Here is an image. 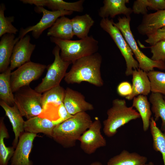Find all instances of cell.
Listing matches in <instances>:
<instances>
[{
  "label": "cell",
  "mask_w": 165,
  "mask_h": 165,
  "mask_svg": "<svg viewBox=\"0 0 165 165\" xmlns=\"http://www.w3.org/2000/svg\"><path fill=\"white\" fill-rule=\"evenodd\" d=\"M102 57L98 52L79 59L72 64L64 78L68 84H80L85 81L97 87L104 85L101 67Z\"/></svg>",
  "instance_id": "1"
},
{
  "label": "cell",
  "mask_w": 165,
  "mask_h": 165,
  "mask_svg": "<svg viewBox=\"0 0 165 165\" xmlns=\"http://www.w3.org/2000/svg\"><path fill=\"white\" fill-rule=\"evenodd\" d=\"M92 122L86 112L78 113L56 125L52 138L64 148L73 147Z\"/></svg>",
  "instance_id": "2"
},
{
  "label": "cell",
  "mask_w": 165,
  "mask_h": 165,
  "mask_svg": "<svg viewBox=\"0 0 165 165\" xmlns=\"http://www.w3.org/2000/svg\"><path fill=\"white\" fill-rule=\"evenodd\" d=\"M50 39L60 48L61 58L72 63L79 59L97 52L99 48L98 41L91 35L76 40H64L51 37Z\"/></svg>",
  "instance_id": "3"
},
{
  "label": "cell",
  "mask_w": 165,
  "mask_h": 165,
  "mask_svg": "<svg viewBox=\"0 0 165 165\" xmlns=\"http://www.w3.org/2000/svg\"><path fill=\"white\" fill-rule=\"evenodd\" d=\"M107 118L103 122V131L108 137L115 135L119 128L130 121L141 117L132 106H127L125 100L116 98L107 112Z\"/></svg>",
  "instance_id": "4"
},
{
  "label": "cell",
  "mask_w": 165,
  "mask_h": 165,
  "mask_svg": "<svg viewBox=\"0 0 165 165\" xmlns=\"http://www.w3.org/2000/svg\"><path fill=\"white\" fill-rule=\"evenodd\" d=\"M130 16H119L118 22L113 24L120 31L134 55L139 65V68L148 72L154 68L165 70V62L154 61L145 54L139 49L130 29Z\"/></svg>",
  "instance_id": "5"
},
{
  "label": "cell",
  "mask_w": 165,
  "mask_h": 165,
  "mask_svg": "<svg viewBox=\"0 0 165 165\" xmlns=\"http://www.w3.org/2000/svg\"><path fill=\"white\" fill-rule=\"evenodd\" d=\"M42 94L29 85L21 88L14 94L15 104L23 116L27 119L38 116L43 111Z\"/></svg>",
  "instance_id": "6"
},
{
  "label": "cell",
  "mask_w": 165,
  "mask_h": 165,
  "mask_svg": "<svg viewBox=\"0 0 165 165\" xmlns=\"http://www.w3.org/2000/svg\"><path fill=\"white\" fill-rule=\"evenodd\" d=\"M113 20L108 18H102L100 25L112 39L126 61V76L132 75L134 70L139 68L138 61L133 57V53L120 30L113 24Z\"/></svg>",
  "instance_id": "7"
},
{
  "label": "cell",
  "mask_w": 165,
  "mask_h": 165,
  "mask_svg": "<svg viewBox=\"0 0 165 165\" xmlns=\"http://www.w3.org/2000/svg\"><path fill=\"white\" fill-rule=\"evenodd\" d=\"M60 50L57 46L53 48L52 53L54 56V61L48 66L46 74L41 82L35 88L37 92L42 94L60 85L61 81L64 78L67 70L72 62L64 61L61 57Z\"/></svg>",
  "instance_id": "8"
},
{
  "label": "cell",
  "mask_w": 165,
  "mask_h": 165,
  "mask_svg": "<svg viewBox=\"0 0 165 165\" xmlns=\"http://www.w3.org/2000/svg\"><path fill=\"white\" fill-rule=\"evenodd\" d=\"M46 68L45 64L30 61L11 72L10 81L13 93L23 87L29 85L31 82L38 79Z\"/></svg>",
  "instance_id": "9"
},
{
  "label": "cell",
  "mask_w": 165,
  "mask_h": 165,
  "mask_svg": "<svg viewBox=\"0 0 165 165\" xmlns=\"http://www.w3.org/2000/svg\"><path fill=\"white\" fill-rule=\"evenodd\" d=\"M34 10L37 13H42V16L35 25L25 28H21L18 37L20 39L30 31L32 32L33 37L38 39L42 32L46 29L50 28L58 18L65 15H71L73 13V12L67 11H49L42 6H36Z\"/></svg>",
  "instance_id": "10"
},
{
  "label": "cell",
  "mask_w": 165,
  "mask_h": 165,
  "mask_svg": "<svg viewBox=\"0 0 165 165\" xmlns=\"http://www.w3.org/2000/svg\"><path fill=\"white\" fill-rule=\"evenodd\" d=\"M101 127L100 120L96 117L79 138L80 148L86 154H92L98 148L106 146V141L101 133Z\"/></svg>",
  "instance_id": "11"
},
{
  "label": "cell",
  "mask_w": 165,
  "mask_h": 165,
  "mask_svg": "<svg viewBox=\"0 0 165 165\" xmlns=\"http://www.w3.org/2000/svg\"><path fill=\"white\" fill-rule=\"evenodd\" d=\"M30 40V36L26 35L15 45L10 60L9 67L11 71L31 61L36 45L31 43Z\"/></svg>",
  "instance_id": "12"
},
{
  "label": "cell",
  "mask_w": 165,
  "mask_h": 165,
  "mask_svg": "<svg viewBox=\"0 0 165 165\" xmlns=\"http://www.w3.org/2000/svg\"><path fill=\"white\" fill-rule=\"evenodd\" d=\"M37 136L36 134L26 132L20 136L11 158V165H32L29 156L34 140Z\"/></svg>",
  "instance_id": "13"
},
{
  "label": "cell",
  "mask_w": 165,
  "mask_h": 165,
  "mask_svg": "<svg viewBox=\"0 0 165 165\" xmlns=\"http://www.w3.org/2000/svg\"><path fill=\"white\" fill-rule=\"evenodd\" d=\"M63 103L68 112L71 115L94 109L93 105L86 101L82 94L69 87L65 90Z\"/></svg>",
  "instance_id": "14"
},
{
  "label": "cell",
  "mask_w": 165,
  "mask_h": 165,
  "mask_svg": "<svg viewBox=\"0 0 165 165\" xmlns=\"http://www.w3.org/2000/svg\"><path fill=\"white\" fill-rule=\"evenodd\" d=\"M165 27V9L144 15L141 23L137 27L138 32L147 36Z\"/></svg>",
  "instance_id": "15"
},
{
  "label": "cell",
  "mask_w": 165,
  "mask_h": 165,
  "mask_svg": "<svg viewBox=\"0 0 165 165\" xmlns=\"http://www.w3.org/2000/svg\"><path fill=\"white\" fill-rule=\"evenodd\" d=\"M84 0L72 2L62 0H25L26 4L34 5L36 6L47 7L52 11H67L81 12L83 10Z\"/></svg>",
  "instance_id": "16"
},
{
  "label": "cell",
  "mask_w": 165,
  "mask_h": 165,
  "mask_svg": "<svg viewBox=\"0 0 165 165\" xmlns=\"http://www.w3.org/2000/svg\"><path fill=\"white\" fill-rule=\"evenodd\" d=\"M128 0H104L103 5L99 11L98 15L102 18H114L116 16L123 14L127 17L130 16L133 13L132 9L127 7L126 4Z\"/></svg>",
  "instance_id": "17"
},
{
  "label": "cell",
  "mask_w": 165,
  "mask_h": 165,
  "mask_svg": "<svg viewBox=\"0 0 165 165\" xmlns=\"http://www.w3.org/2000/svg\"><path fill=\"white\" fill-rule=\"evenodd\" d=\"M131 75L132 92L126 99L130 100L139 95H148L151 92V87L147 73L139 68L134 70Z\"/></svg>",
  "instance_id": "18"
},
{
  "label": "cell",
  "mask_w": 165,
  "mask_h": 165,
  "mask_svg": "<svg viewBox=\"0 0 165 165\" xmlns=\"http://www.w3.org/2000/svg\"><path fill=\"white\" fill-rule=\"evenodd\" d=\"M0 105L5 111L6 115L8 118L13 127L15 134L13 141L14 146L17 145L20 134L24 131L25 121L16 105L15 104L10 106L0 100Z\"/></svg>",
  "instance_id": "19"
},
{
  "label": "cell",
  "mask_w": 165,
  "mask_h": 165,
  "mask_svg": "<svg viewBox=\"0 0 165 165\" xmlns=\"http://www.w3.org/2000/svg\"><path fill=\"white\" fill-rule=\"evenodd\" d=\"M15 35L6 34L3 35L0 41V72L1 73L9 67L10 60L14 46L19 40Z\"/></svg>",
  "instance_id": "20"
},
{
  "label": "cell",
  "mask_w": 165,
  "mask_h": 165,
  "mask_svg": "<svg viewBox=\"0 0 165 165\" xmlns=\"http://www.w3.org/2000/svg\"><path fill=\"white\" fill-rule=\"evenodd\" d=\"M55 126L52 121L38 116L25 121L24 127L26 132L36 134L42 133L52 137Z\"/></svg>",
  "instance_id": "21"
},
{
  "label": "cell",
  "mask_w": 165,
  "mask_h": 165,
  "mask_svg": "<svg viewBox=\"0 0 165 165\" xmlns=\"http://www.w3.org/2000/svg\"><path fill=\"white\" fill-rule=\"evenodd\" d=\"M47 35L62 39L71 40L74 36L71 19L65 16L58 18L48 30Z\"/></svg>",
  "instance_id": "22"
},
{
  "label": "cell",
  "mask_w": 165,
  "mask_h": 165,
  "mask_svg": "<svg viewBox=\"0 0 165 165\" xmlns=\"http://www.w3.org/2000/svg\"><path fill=\"white\" fill-rule=\"evenodd\" d=\"M147 160L146 156L123 150L119 154L110 158L107 165H144Z\"/></svg>",
  "instance_id": "23"
},
{
  "label": "cell",
  "mask_w": 165,
  "mask_h": 165,
  "mask_svg": "<svg viewBox=\"0 0 165 165\" xmlns=\"http://www.w3.org/2000/svg\"><path fill=\"white\" fill-rule=\"evenodd\" d=\"M133 100L132 106L139 114L142 121L143 130L146 131L150 127L152 114L150 102L147 96L142 95L135 97Z\"/></svg>",
  "instance_id": "24"
},
{
  "label": "cell",
  "mask_w": 165,
  "mask_h": 165,
  "mask_svg": "<svg viewBox=\"0 0 165 165\" xmlns=\"http://www.w3.org/2000/svg\"><path fill=\"white\" fill-rule=\"evenodd\" d=\"M74 35L80 39L88 36L90 29L94 21L88 14L77 15L71 19Z\"/></svg>",
  "instance_id": "25"
},
{
  "label": "cell",
  "mask_w": 165,
  "mask_h": 165,
  "mask_svg": "<svg viewBox=\"0 0 165 165\" xmlns=\"http://www.w3.org/2000/svg\"><path fill=\"white\" fill-rule=\"evenodd\" d=\"M11 71L9 67L0 74V99L9 105L13 106L15 100L10 83Z\"/></svg>",
  "instance_id": "26"
},
{
  "label": "cell",
  "mask_w": 165,
  "mask_h": 165,
  "mask_svg": "<svg viewBox=\"0 0 165 165\" xmlns=\"http://www.w3.org/2000/svg\"><path fill=\"white\" fill-rule=\"evenodd\" d=\"M149 101L152 104L151 110L154 114L156 122L160 118L162 120L160 130L165 133V100L163 95L159 94L151 93Z\"/></svg>",
  "instance_id": "27"
},
{
  "label": "cell",
  "mask_w": 165,
  "mask_h": 165,
  "mask_svg": "<svg viewBox=\"0 0 165 165\" xmlns=\"http://www.w3.org/2000/svg\"><path fill=\"white\" fill-rule=\"evenodd\" d=\"M150 128L153 140L154 150L161 154L164 165H165V133L157 127L153 117H151Z\"/></svg>",
  "instance_id": "28"
},
{
  "label": "cell",
  "mask_w": 165,
  "mask_h": 165,
  "mask_svg": "<svg viewBox=\"0 0 165 165\" xmlns=\"http://www.w3.org/2000/svg\"><path fill=\"white\" fill-rule=\"evenodd\" d=\"M65 90L59 85L44 92L42 94V103L43 109L50 104L58 106L63 103Z\"/></svg>",
  "instance_id": "29"
},
{
  "label": "cell",
  "mask_w": 165,
  "mask_h": 165,
  "mask_svg": "<svg viewBox=\"0 0 165 165\" xmlns=\"http://www.w3.org/2000/svg\"><path fill=\"white\" fill-rule=\"evenodd\" d=\"M4 119L2 117L0 120V165H8L15 150L13 147H7L4 143V138L8 137L9 135Z\"/></svg>",
  "instance_id": "30"
},
{
  "label": "cell",
  "mask_w": 165,
  "mask_h": 165,
  "mask_svg": "<svg viewBox=\"0 0 165 165\" xmlns=\"http://www.w3.org/2000/svg\"><path fill=\"white\" fill-rule=\"evenodd\" d=\"M147 73L150 82L151 93L165 95V72L153 70Z\"/></svg>",
  "instance_id": "31"
},
{
  "label": "cell",
  "mask_w": 165,
  "mask_h": 165,
  "mask_svg": "<svg viewBox=\"0 0 165 165\" xmlns=\"http://www.w3.org/2000/svg\"><path fill=\"white\" fill-rule=\"evenodd\" d=\"M6 8L4 4L0 5V37L6 34L15 35L18 30L12 24L14 20V17H5L4 11Z\"/></svg>",
  "instance_id": "32"
},
{
  "label": "cell",
  "mask_w": 165,
  "mask_h": 165,
  "mask_svg": "<svg viewBox=\"0 0 165 165\" xmlns=\"http://www.w3.org/2000/svg\"><path fill=\"white\" fill-rule=\"evenodd\" d=\"M152 53L151 59L156 61L165 62V40L160 41L148 47Z\"/></svg>",
  "instance_id": "33"
},
{
  "label": "cell",
  "mask_w": 165,
  "mask_h": 165,
  "mask_svg": "<svg viewBox=\"0 0 165 165\" xmlns=\"http://www.w3.org/2000/svg\"><path fill=\"white\" fill-rule=\"evenodd\" d=\"M148 0H137L134 2L132 9L135 14L145 15L147 13Z\"/></svg>",
  "instance_id": "34"
},
{
  "label": "cell",
  "mask_w": 165,
  "mask_h": 165,
  "mask_svg": "<svg viewBox=\"0 0 165 165\" xmlns=\"http://www.w3.org/2000/svg\"><path fill=\"white\" fill-rule=\"evenodd\" d=\"M145 42L151 46L165 39V27L158 30L154 34L147 36Z\"/></svg>",
  "instance_id": "35"
},
{
  "label": "cell",
  "mask_w": 165,
  "mask_h": 165,
  "mask_svg": "<svg viewBox=\"0 0 165 165\" xmlns=\"http://www.w3.org/2000/svg\"><path fill=\"white\" fill-rule=\"evenodd\" d=\"M132 90V85L127 81H123L118 86L117 91L121 96L127 97L131 93Z\"/></svg>",
  "instance_id": "36"
},
{
  "label": "cell",
  "mask_w": 165,
  "mask_h": 165,
  "mask_svg": "<svg viewBox=\"0 0 165 165\" xmlns=\"http://www.w3.org/2000/svg\"><path fill=\"white\" fill-rule=\"evenodd\" d=\"M148 9L157 10L165 9V0H148Z\"/></svg>",
  "instance_id": "37"
},
{
  "label": "cell",
  "mask_w": 165,
  "mask_h": 165,
  "mask_svg": "<svg viewBox=\"0 0 165 165\" xmlns=\"http://www.w3.org/2000/svg\"><path fill=\"white\" fill-rule=\"evenodd\" d=\"M58 114L60 117V123L72 117L73 115H70L66 109L63 103L58 107Z\"/></svg>",
  "instance_id": "38"
},
{
  "label": "cell",
  "mask_w": 165,
  "mask_h": 165,
  "mask_svg": "<svg viewBox=\"0 0 165 165\" xmlns=\"http://www.w3.org/2000/svg\"><path fill=\"white\" fill-rule=\"evenodd\" d=\"M89 165H103V164L100 162L96 161L91 163Z\"/></svg>",
  "instance_id": "39"
},
{
  "label": "cell",
  "mask_w": 165,
  "mask_h": 165,
  "mask_svg": "<svg viewBox=\"0 0 165 165\" xmlns=\"http://www.w3.org/2000/svg\"><path fill=\"white\" fill-rule=\"evenodd\" d=\"M144 165H154V164L152 162L150 161L148 163H145Z\"/></svg>",
  "instance_id": "40"
},
{
  "label": "cell",
  "mask_w": 165,
  "mask_h": 165,
  "mask_svg": "<svg viewBox=\"0 0 165 165\" xmlns=\"http://www.w3.org/2000/svg\"><path fill=\"white\" fill-rule=\"evenodd\" d=\"M163 98H164V100H165V95L163 96Z\"/></svg>",
  "instance_id": "41"
},
{
  "label": "cell",
  "mask_w": 165,
  "mask_h": 165,
  "mask_svg": "<svg viewBox=\"0 0 165 165\" xmlns=\"http://www.w3.org/2000/svg\"><path fill=\"white\" fill-rule=\"evenodd\" d=\"M165 40V39H164V40Z\"/></svg>",
  "instance_id": "42"
}]
</instances>
